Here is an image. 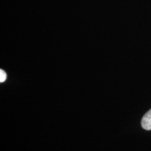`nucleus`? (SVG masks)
I'll return each instance as SVG.
<instances>
[{"mask_svg":"<svg viewBox=\"0 0 151 151\" xmlns=\"http://www.w3.org/2000/svg\"><path fill=\"white\" fill-rule=\"evenodd\" d=\"M141 127L146 130H151V109L143 116L141 120Z\"/></svg>","mask_w":151,"mask_h":151,"instance_id":"nucleus-1","label":"nucleus"},{"mask_svg":"<svg viewBox=\"0 0 151 151\" xmlns=\"http://www.w3.org/2000/svg\"><path fill=\"white\" fill-rule=\"evenodd\" d=\"M6 78H7L6 73H5L4 71L2 70V69H1V70H0V82L1 83L4 82Z\"/></svg>","mask_w":151,"mask_h":151,"instance_id":"nucleus-2","label":"nucleus"}]
</instances>
